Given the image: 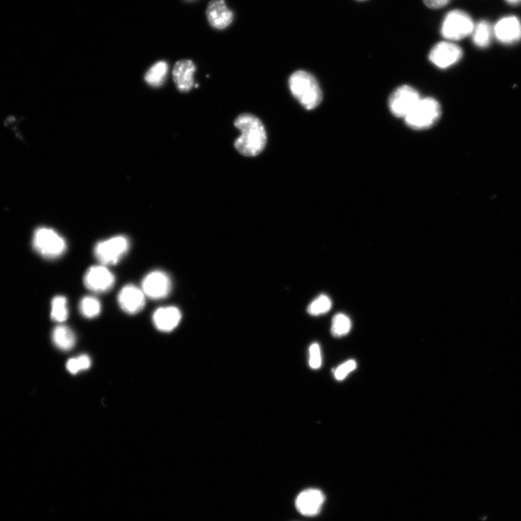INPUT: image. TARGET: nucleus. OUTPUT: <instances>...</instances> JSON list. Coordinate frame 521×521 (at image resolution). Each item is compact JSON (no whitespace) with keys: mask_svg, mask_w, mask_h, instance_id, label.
<instances>
[{"mask_svg":"<svg viewBox=\"0 0 521 521\" xmlns=\"http://www.w3.org/2000/svg\"><path fill=\"white\" fill-rule=\"evenodd\" d=\"M474 26L473 19L469 13L456 9L450 11L444 17L440 32L447 41H460L471 35Z\"/></svg>","mask_w":521,"mask_h":521,"instance_id":"obj_3","label":"nucleus"},{"mask_svg":"<svg viewBox=\"0 0 521 521\" xmlns=\"http://www.w3.org/2000/svg\"><path fill=\"white\" fill-rule=\"evenodd\" d=\"M421 100L418 92L411 86H402L391 95L389 107L396 117L405 119Z\"/></svg>","mask_w":521,"mask_h":521,"instance_id":"obj_7","label":"nucleus"},{"mask_svg":"<svg viewBox=\"0 0 521 521\" xmlns=\"http://www.w3.org/2000/svg\"><path fill=\"white\" fill-rule=\"evenodd\" d=\"M169 276L163 271H153L148 274L142 282V291L145 296L153 300L166 298L172 291Z\"/></svg>","mask_w":521,"mask_h":521,"instance_id":"obj_9","label":"nucleus"},{"mask_svg":"<svg viewBox=\"0 0 521 521\" xmlns=\"http://www.w3.org/2000/svg\"><path fill=\"white\" fill-rule=\"evenodd\" d=\"M84 282L91 292L103 294L114 286L115 278L105 266H93L87 270Z\"/></svg>","mask_w":521,"mask_h":521,"instance_id":"obj_10","label":"nucleus"},{"mask_svg":"<svg viewBox=\"0 0 521 521\" xmlns=\"http://www.w3.org/2000/svg\"><path fill=\"white\" fill-rule=\"evenodd\" d=\"M130 242L123 236H114L99 242L94 247V255L104 266L117 264L127 254Z\"/></svg>","mask_w":521,"mask_h":521,"instance_id":"obj_6","label":"nucleus"},{"mask_svg":"<svg viewBox=\"0 0 521 521\" xmlns=\"http://www.w3.org/2000/svg\"><path fill=\"white\" fill-rule=\"evenodd\" d=\"M356 368V363L354 360H350L341 364L334 371L335 377L338 381H342L346 378L351 372L354 371Z\"/></svg>","mask_w":521,"mask_h":521,"instance_id":"obj_25","label":"nucleus"},{"mask_svg":"<svg viewBox=\"0 0 521 521\" xmlns=\"http://www.w3.org/2000/svg\"><path fill=\"white\" fill-rule=\"evenodd\" d=\"M352 321L345 315L338 314L333 319L331 332L335 337H342L352 330Z\"/></svg>","mask_w":521,"mask_h":521,"instance_id":"obj_22","label":"nucleus"},{"mask_svg":"<svg viewBox=\"0 0 521 521\" xmlns=\"http://www.w3.org/2000/svg\"><path fill=\"white\" fill-rule=\"evenodd\" d=\"M167 72V63L165 61H160L147 71L145 75V81L153 87H160L165 82Z\"/></svg>","mask_w":521,"mask_h":521,"instance_id":"obj_19","label":"nucleus"},{"mask_svg":"<svg viewBox=\"0 0 521 521\" xmlns=\"http://www.w3.org/2000/svg\"><path fill=\"white\" fill-rule=\"evenodd\" d=\"M462 49L450 41L441 42L431 50L430 61L441 69L448 68L458 63L462 56Z\"/></svg>","mask_w":521,"mask_h":521,"instance_id":"obj_8","label":"nucleus"},{"mask_svg":"<svg viewBox=\"0 0 521 521\" xmlns=\"http://www.w3.org/2000/svg\"><path fill=\"white\" fill-rule=\"evenodd\" d=\"M440 116L441 107L437 101L432 98H421L404 119L409 127L422 130L434 126Z\"/></svg>","mask_w":521,"mask_h":521,"instance_id":"obj_5","label":"nucleus"},{"mask_svg":"<svg viewBox=\"0 0 521 521\" xmlns=\"http://www.w3.org/2000/svg\"><path fill=\"white\" fill-rule=\"evenodd\" d=\"M494 28V36L504 45H513L521 40V22L514 15L499 19Z\"/></svg>","mask_w":521,"mask_h":521,"instance_id":"obj_11","label":"nucleus"},{"mask_svg":"<svg viewBox=\"0 0 521 521\" xmlns=\"http://www.w3.org/2000/svg\"><path fill=\"white\" fill-rule=\"evenodd\" d=\"M325 496L317 489H308L301 492L296 498L297 510L303 515H318L324 503Z\"/></svg>","mask_w":521,"mask_h":521,"instance_id":"obj_13","label":"nucleus"},{"mask_svg":"<svg viewBox=\"0 0 521 521\" xmlns=\"http://www.w3.org/2000/svg\"><path fill=\"white\" fill-rule=\"evenodd\" d=\"M33 246L36 252L46 259H56L66 252V240L51 228L40 227L34 232Z\"/></svg>","mask_w":521,"mask_h":521,"instance_id":"obj_4","label":"nucleus"},{"mask_svg":"<svg viewBox=\"0 0 521 521\" xmlns=\"http://www.w3.org/2000/svg\"><path fill=\"white\" fill-rule=\"evenodd\" d=\"M91 360L87 355H82L68 360L66 363L68 371L72 375L87 370L91 368Z\"/></svg>","mask_w":521,"mask_h":521,"instance_id":"obj_24","label":"nucleus"},{"mask_svg":"<svg viewBox=\"0 0 521 521\" xmlns=\"http://www.w3.org/2000/svg\"><path fill=\"white\" fill-rule=\"evenodd\" d=\"M506 1L511 5H517L521 3V0H506Z\"/></svg>","mask_w":521,"mask_h":521,"instance_id":"obj_28","label":"nucleus"},{"mask_svg":"<svg viewBox=\"0 0 521 521\" xmlns=\"http://www.w3.org/2000/svg\"><path fill=\"white\" fill-rule=\"evenodd\" d=\"M289 87L294 98L306 110L317 108L322 103L323 96L319 84L311 73L298 70L289 79Z\"/></svg>","mask_w":521,"mask_h":521,"instance_id":"obj_2","label":"nucleus"},{"mask_svg":"<svg viewBox=\"0 0 521 521\" xmlns=\"http://www.w3.org/2000/svg\"><path fill=\"white\" fill-rule=\"evenodd\" d=\"M80 310L85 318L93 319L100 315L102 306L98 299L93 296H86L80 302Z\"/></svg>","mask_w":521,"mask_h":521,"instance_id":"obj_20","label":"nucleus"},{"mask_svg":"<svg viewBox=\"0 0 521 521\" xmlns=\"http://www.w3.org/2000/svg\"><path fill=\"white\" fill-rule=\"evenodd\" d=\"M331 308V299L326 295H321L308 305V312L312 316H319L329 312Z\"/></svg>","mask_w":521,"mask_h":521,"instance_id":"obj_23","label":"nucleus"},{"mask_svg":"<svg viewBox=\"0 0 521 521\" xmlns=\"http://www.w3.org/2000/svg\"><path fill=\"white\" fill-rule=\"evenodd\" d=\"M493 36L494 28L485 20L476 24L471 33L473 43L479 48L488 47L492 43Z\"/></svg>","mask_w":521,"mask_h":521,"instance_id":"obj_17","label":"nucleus"},{"mask_svg":"<svg viewBox=\"0 0 521 521\" xmlns=\"http://www.w3.org/2000/svg\"><path fill=\"white\" fill-rule=\"evenodd\" d=\"M206 13L209 24L219 30L226 29L234 21V13L228 8L225 0H211Z\"/></svg>","mask_w":521,"mask_h":521,"instance_id":"obj_14","label":"nucleus"},{"mask_svg":"<svg viewBox=\"0 0 521 521\" xmlns=\"http://www.w3.org/2000/svg\"><path fill=\"white\" fill-rule=\"evenodd\" d=\"M241 136L235 141L236 150L246 157H256L265 149L267 137L262 122L253 114H242L235 121Z\"/></svg>","mask_w":521,"mask_h":521,"instance_id":"obj_1","label":"nucleus"},{"mask_svg":"<svg viewBox=\"0 0 521 521\" xmlns=\"http://www.w3.org/2000/svg\"><path fill=\"white\" fill-rule=\"evenodd\" d=\"M196 66L190 60L177 62L172 70L173 80L181 92H188L195 86Z\"/></svg>","mask_w":521,"mask_h":521,"instance_id":"obj_15","label":"nucleus"},{"mask_svg":"<svg viewBox=\"0 0 521 521\" xmlns=\"http://www.w3.org/2000/svg\"><path fill=\"white\" fill-rule=\"evenodd\" d=\"M358 1H365V0H358Z\"/></svg>","mask_w":521,"mask_h":521,"instance_id":"obj_29","label":"nucleus"},{"mask_svg":"<svg viewBox=\"0 0 521 521\" xmlns=\"http://www.w3.org/2000/svg\"><path fill=\"white\" fill-rule=\"evenodd\" d=\"M52 319L56 322L62 323L67 320L68 317V310L67 300L64 296H56L52 301Z\"/></svg>","mask_w":521,"mask_h":521,"instance_id":"obj_21","label":"nucleus"},{"mask_svg":"<svg viewBox=\"0 0 521 521\" xmlns=\"http://www.w3.org/2000/svg\"><path fill=\"white\" fill-rule=\"evenodd\" d=\"M118 301L124 312L135 315L139 313L144 308L146 296L142 289L133 285H127L121 289Z\"/></svg>","mask_w":521,"mask_h":521,"instance_id":"obj_12","label":"nucleus"},{"mask_svg":"<svg viewBox=\"0 0 521 521\" xmlns=\"http://www.w3.org/2000/svg\"><path fill=\"white\" fill-rule=\"evenodd\" d=\"M181 318L182 315L179 308L167 306L158 308L153 313L152 320L158 331L169 333L176 329Z\"/></svg>","mask_w":521,"mask_h":521,"instance_id":"obj_16","label":"nucleus"},{"mask_svg":"<svg viewBox=\"0 0 521 521\" xmlns=\"http://www.w3.org/2000/svg\"><path fill=\"white\" fill-rule=\"evenodd\" d=\"M452 0H423L424 4L431 9H440L448 6Z\"/></svg>","mask_w":521,"mask_h":521,"instance_id":"obj_27","label":"nucleus"},{"mask_svg":"<svg viewBox=\"0 0 521 521\" xmlns=\"http://www.w3.org/2000/svg\"><path fill=\"white\" fill-rule=\"evenodd\" d=\"M310 365L312 370H318L322 365V354L320 346L314 343L310 349Z\"/></svg>","mask_w":521,"mask_h":521,"instance_id":"obj_26","label":"nucleus"},{"mask_svg":"<svg viewBox=\"0 0 521 521\" xmlns=\"http://www.w3.org/2000/svg\"><path fill=\"white\" fill-rule=\"evenodd\" d=\"M52 341L58 349L68 352L75 346L76 338L70 328L59 325L56 326L53 331Z\"/></svg>","mask_w":521,"mask_h":521,"instance_id":"obj_18","label":"nucleus"}]
</instances>
